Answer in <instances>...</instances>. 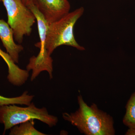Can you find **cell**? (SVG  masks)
<instances>
[{
	"mask_svg": "<svg viewBox=\"0 0 135 135\" xmlns=\"http://www.w3.org/2000/svg\"><path fill=\"white\" fill-rule=\"evenodd\" d=\"M79 108L75 112L64 113V119L86 135H114L115 131L112 117L98 109L96 104L90 106L84 101L82 96L77 98Z\"/></svg>",
	"mask_w": 135,
	"mask_h": 135,
	"instance_id": "1",
	"label": "cell"
},
{
	"mask_svg": "<svg viewBox=\"0 0 135 135\" xmlns=\"http://www.w3.org/2000/svg\"><path fill=\"white\" fill-rule=\"evenodd\" d=\"M84 11V8L81 7L49 24L46 35V48L50 55L56 48L62 45L71 46L78 50H85L84 48L76 41L73 32L75 23Z\"/></svg>",
	"mask_w": 135,
	"mask_h": 135,
	"instance_id": "2",
	"label": "cell"
},
{
	"mask_svg": "<svg viewBox=\"0 0 135 135\" xmlns=\"http://www.w3.org/2000/svg\"><path fill=\"white\" fill-rule=\"evenodd\" d=\"M32 119L41 121L50 127L56 126L58 122L57 117L49 114L46 108H38L33 103L26 107L15 104L0 106V123L4 125V133L14 126Z\"/></svg>",
	"mask_w": 135,
	"mask_h": 135,
	"instance_id": "3",
	"label": "cell"
},
{
	"mask_svg": "<svg viewBox=\"0 0 135 135\" xmlns=\"http://www.w3.org/2000/svg\"><path fill=\"white\" fill-rule=\"evenodd\" d=\"M8 16V23L14 33V38L21 44L24 36H29L36 20L31 10L22 0H2Z\"/></svg>",
	"mask_w": 135,
	"mask_h": 135,
	"instance_id": "4",
	"label": "cell"
},
{
	"mask_svg": "<svg viewBox=\"0 0 135 135\" xmlns=\"http://www.w3.org/2000/svg\"><path fill=\"white\" fill-rule=\"evenodd\" d=\"M28 7L33 13L37 21L40 42L36 44L35 46L40 49V51L38 56H33L30 59L29 64L27 66V70L29 71L31 70L32 71L31 81L33 80L41 72L44 71L49 73L51 79L53 77V60L46 48V35L49 23L34 4L32 3Z\"/></svg>",
	"mask_w": 135,
	"mask_h": 135,
	"instance_id": "5",
	"label": "cell"
},
{
	"mask_svg": "<svg viewBox=\"0 0 135 135\" xmlns=\"http://www.w3.org/2000/svg\"><path fill=\"white\" fill-rule=\"evenodd\" d=\"M33 3L49 24L60 19L70 9L68 0H33Z\"/></svg>",
	"mask_w": 135,
	"mask_h": 135,
	"instance_id": "6",
	"label": "cell"
},
{
	"mask_svg": "<svg viewBox=\"0 0 135 135\" xmlns=\"http://www.w3.org/2000/svg\"><path fill=\"white\" fill-rule=\"evenodd\" d=\"M14 38V33L9 25L3 20L0 19V39L7 53L15 63H18L19 53L24 48L15 43Z\"/></svg>",
	"mask_w": 135,
	"mask_h": 135,
	"instance_id": "7",
	"label": "cell"
},
{
	"mask_svg": "<svg viewBox=\"0 0 135 135\" xmlns=\"http://www.w3.org/2000/svg\"><path fill=\"white\" fill-rule=\"evenodd\" d=\"M0 56L7 65L8 68V80L11 81H16L21 79L24 75L25 70L20 68L16 64L11 57L7 53H5L0 48Z\"/></svg>",
	"mask_w": 135,
	"mask_h": 135,
	"instance_id": "8",
	"label": "cell"
},
{
	"mask_svg": "<svg viewBox=\"0 0 135 135\" xmlns=\"http://www.w3.org/2000/svg\"><path fill=\"white\" fill-rule=\"evenodd\" d=\"M33 119L26 122L11 128L10 135H45L36 129Z\"/></svg>",
	"mask_w": 135,
	"mask_h": 135,
	"instance_id": "9",
	"label": "cell"
},
{
	"mask_svg": "<svg viewBox=\"0 0 135 135\" xmlns=\"http://www.w3.org/2000/svg\"><path fill=\"white\" fill-rule=\"evenodd\" d=\"M126 109V114L123 119V124L129 128L135 129V92L128 101Z\"/></svg>",
	"mask_w": 135,
	"mask_h": 135,
	"instance_id": "10",
	"label": "cell"
},
{
	"mask_svg": "<svg viewBox=\"0 0 135 135\" xmlns=\"http://www.w3.org/2000/svg\"><path fill=\"white\" fill-rule=\"evenodd\" d=\"M34 96L30 95L25 91L21 95L13 98H7L0 95V106L8 105L20 104L29 105L31 103Z\"/></svg>",
	"mask_w": 135,
	"mask_h": 135,
	"instance_id": "11",
	"label": "cell"
},
{
	"mask_svg": "<svg viewBox=\"0 0 135 135\" xmlns=\"http://www.w3.org/2000/svg\"><path fill=\"white\" fill-rule=\"evenodd\" d=\"M126 135H135V129L129 128L127 131L126 132Z\"/></svg>",
	"mask_w": 135,
	"mask_h": 135,
	"instance_id": "12",
	"label": "cell"
},
{
	"mask_svg": "<svg viewBox=\"0 0 135 135\" xmlns=\"http://www.w3.org/2000/svg\"><path fill=\"white\" fill-rule=\"evenodd\" d=\"M22 1L25 5L27 7L33 3V0H22Z\"/></svg>",
	"mask_w": 135,
	"mask_h": 135,
	"instance_id": "13",
	"label": "cell"
},
{
	"mask_svg": "<svg viewBox=\"0 0 135 135\" xmlns=\"http://www.w3.org/2000/svg\"><path fill=\"white\" fill-rule=\"evenodd\" d=\"M0 1H2V0H0Z\"/></svg>",
	"mask_w": 135,
	"mask_h": 135,
	"instance_id": "14",
	"label": "cell"
}]
</instances>
